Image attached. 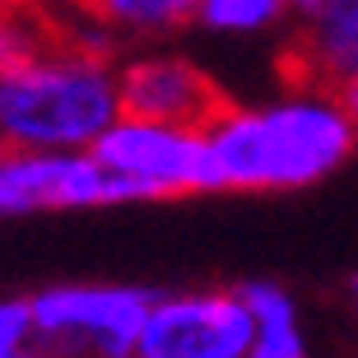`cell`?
Masks as SVG:
<instances>
[{"mask_svg":"<svg viewBox=\"0 0 358 358\" xmlns=\"http://www.w3.org/2000/svg\"><path fill=\"white\" fill-rule=\"evenodd\" d=\"M112 205L107 177L89 149H5L0 159V219L47 210H103Z\"/></svg>","mask_w":358,"mask_h":358,"instance_id":"cell-6","label":"cell"},{"mask_svg":"<svg viewBox=\"0 0 358 358\" xmlns=\"http://www.w3.org/2000/svg\"><path fill=\"white\" fill-rule=\"evenodd\" d=\"M214 191H303L326 182L358 149V121L331 84H307L270 103H224L205 126Z\"/></svg>","mask_w":358,"mask_h":358,"instance_id":"cell-1","label":"cell"},{"mask_svg":"<svg viewBox=\"0 0 358 358\" xmlns=\"http://www.w3.org/2000/svg\"><path fill=\"white\" fill-rule=\"evenodd\" d=\"M293 5V75L307 84H340L358 75V0H289Z\"/></svg>","mask_w":358,"mask_h":358,"instance_id":"cell-8","label":"cell"},{"mask_svg":"<svg viewBox=\"0 0 358 358\" xmlns=\"http://www.w3.org/2000/svg\"><path fill=\"white\" fill-rule=\"evenodd\" d=\"M247 307H252V349L247 358H307L303 340V317L298 303L289 298V289H279L270 279L242 284Z\"/></svg>","mask_w":358,"mask_h":358,"instance_id":"cell-10","label":"cell"},{"mask_svg":"<svg viewBox=\"0 0 358 358\" xmlns=\"http://www.w3.org/2000/svg\"><path fill=\"white\" fill-rule=\"evenodd\" d=\"M149 303L135 284H52L28 298L33 335L56 358H135Z\"/></svg>","mask_w":358,"mask_h":358,"instance_id":"cell-4","label":"cell"},{"mask_svg":"<svg viewBox=\"0 0 358 358\" xmlns=\"http://www.w3.org/2000/svg\"><path fill=\"white\" fill-rule=\"evenodd\" d=\"M117 117V61L70 33L0 70V131L10 149H93Z\"/></svg>","mask_w":358,"mask_h":358,"instance_id":"cell-2","label":"cell"},{"mask_svg":"<svg viewBox=\"0 0 358 358\" xmlns=\"http://www.w3.org/2000/svg\"><path fill=\"white\" fill-rule=\"evenodd\" d=\"M293 19L289 0H200L196 28L214 38H261Z\"/></svg>","mask_w":358,"mask_h":358,"instance_id":"cell-11","label":"cell"},{"mask_svg":"<svg viewBox=\"0 0 358 358\" xmlns=\"http://www.w3.org/2000/svg\"><path fill=\"white\" fill-rule=\"evenodd\" d=\"M121 112L145 121H177V126H210L224 112V93L214 80L177 52H140L117 66Z\"/></svg>","mask_w":358,"mask_h":358,"instance_id":"cell-7","label":"cell"},{"mask_svg":"<svg viewBox=\"0 0 358 358\" xmlns=\"http://www.w3.org/2000/svg\"><path fill=\"white\" fill-rule=\"evenodd\" d=\"M14 358H56V354H52V349H47V345H42L38 335H33V340H28V345L19 349V354H14Z\"/></svg>","mask_w":358,"mask_h":358,"instance_id":"cell-14","label":"cell"},{"mask_svg":"<svg viewBox=\"0 0 358 358\" xmlns=\"http://www.w3.org/2000/svg\"><path fill=\"white\" fill-rule=\"evenodd\" d=\"M5 149H10V140H5V131H0V159H5Z\"/></svg>","mask_w":358,"mask_h":358,"instance_id":"cell-15","label":"cell"},{"mask_svg":"<svg viewBox=\"0 0 358 358\" xmlns=\"http://www.w3.org/2000/svg\"><path fill=\"white\" fill-rule=\"evenodd\" d=\"M252 307L242 289L154 293L135 358H247Z\"/></svg>","mask_w":358,"mask_h":358,"instance_id":"cell-5","label":"cell"},{"mask_svg":"<svg viewBox=\"0 0 358 358\" xmlns=\"http://www.w3.org/2000/svg\"><path fill=\"white\" fill-rule=\"evenodd\" d=\"M354 298H358V275H354Z\"/></svg>","mask_w":358,"mask_h":358,"instance_id":"cell-17","label":"cell"},{"mask_svg":"<svg viewBox=\"0 0 358 358\" xmlns=\"http://www.w3.org/2000/svg\"><path fill=\"white\" fill-rule=\"evenodd\" d=\"M335 93H340V103L349 107V117L358 121V75H349V80L340 84V89H335Z\"/></svg>","mask_w":358,"mask_h":358,"instance_id":"cell-13","label":"cell"},{"mask_svg":"<svg viewBox=\"0 0 358 358\" xmlns=\"http://www.w3.org/2000/svg\"><path fill=\"white\" fill-rule=\"evenodd\" d=\"M5 5H19V0H0V10H5Z\"/></svg>","mask_w":358,"mask_h":358,"instance_id":"cell-16","label":"cell"},{"mask_svg":"<svg viewBox=\"0 0 358 358\" xmlns=\"http://www.w3.org/2000/svg\"><path fill=\"white\" fill-rule=\"evenodd\" d=\"M33 340V307L28 298H0V358H14Z\"/></svg>","mask_w":358,"mask_h":358,"instance_id":"cell-12","label":"cell"},{"mask_svg":"<svg viewBox=\"0 0 358 358\" xmlns=\"http://www.w3.org/2000/svg\"><path fill=\"white\" fill-rule=\"evenodd\" d=\"M107 177L112 205H140V200H182L214 191V163L205 126H177V121H145L121 112L112 131L89 149Z\"/></svg>","mask_w":358,"mask_h":358,"instance_id":"cell-3","label":"cell"},{"mask_svg":"<svg viewBox=\"0 0 358 358\" xmlns=\"http://www.w3.org/2000/svg\"><path fill=\"white\" fill-rule=\"evenodd\" d=\"M70 19L103 24L112 38L131 42H159L196 24L200 0H61Z\"/></svg>","mask_w":358,"mask_h":358,"instance_id":"cell-9","label":"cell"}]
</instances>
